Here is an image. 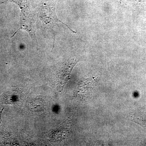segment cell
<instances>
[{
    "label": "cell",
    "instance_id": "1",
    "mask_svg": "<svg viewBox=\"0 0 146 146\" xmlns=\"http://www.w3.org/2000/svg\"><path fill=\"white\" fill-rule=\"evenodd\" d=\"M56 0H42L38 6V16L45 28L50 30L53 35V46L52 50L55 46L56 26L60 23L65 25L73 33H76L68 25L58 19L55 12Z\"/></svg>",
    "mask_w": 146,
    "mask_h": 146
},
{
    "label": "cell",
    "instance_id": "2",
    "mask_svg": "<svg viewBox=\"0 0 146 146\" xmlns=\"http://www.w3.org/2000/svg\"><path fill=\"white\" fill-rule=\"evenodd\" d=\"M15 3L21 11V19L33 18V14L30 7L29 0H7Z\"/></svg>",
    "mask_w": 146,
    "mask_h": 146
},
{
    "label": "cell",
    "instance_id": "3",
    "mask_svg": "<svg viewBox=\"0 0 146 146\" xmlns=\"http://www.w3.org/2000/svg\"><path fill=\"white\" fill-rule=\"evenodd\" d=\"M78 61L77 59L72 60L61 68L59 76V81L61 85H64L68 82L73 68Z\"/></svg>",
    "mask_w": 146,
    "mask_h": 146
}]
</instances>
